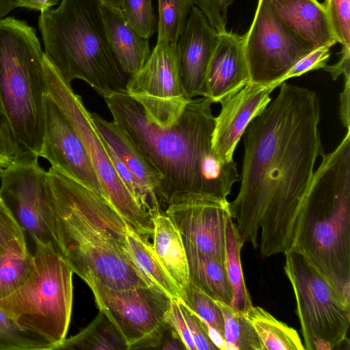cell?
Wrapping results in <instances>:
<instances>
[{
	"label": "cell",
	"mask_w": 350,
	"mask_h": 350,
	"mask_svg": "<svg viewBox=\"0 0 350 350\" xmlns=\"http://www.w3.org/2000/svg\"><path fill=\"white\" fill-rule=\"evenodd\" d=\"M279 87L243 133L241 185L229 203L243 242L259 247L263 258L293 248L314 165L325 153L317 93L286 81Z\"/></svg>",
	"instance_id": "6da1fadb"
},
{
	"label": "cell",
	"mask_w": 350,
	"mask_h": 350,
	"mask_svg": "<svg viewBox=\"0 0 350 350\" xmlns=\"http://www.w3.org/2000/svg\"><path fill=\"white\" fill-rule=\"evenodd\" d=\"M103 98L113 120L159 176L163 204L182 194L227 200L240 175L234 161H221L213 150L215 117L209 98L190 99L178 120L165 127L149 121L125 91Z\"/></svg>",
	"instance_id": "7a4b0ae2"
},
{
	"label": "cell",
	"mask_w": 350,
	"mask_h": 350,
	"mask_svg": "<svg viewBox=\"0 0 350 350\" xmlns=\"http://www.w3.org/2000/svg\"><path fill=\"white\" fill-rule=\"evenodd\" d=\"M46 223L55 250L90 287H148L129 254V226L100 194L57 170L47 171ZM152 287V286H151Z\"/></svg>",
	"instance_id": "3957f363"
},
{
	"label": "cell",
	"mask_w": 350,
	"mask_h": 350,
	"mask_svg": "<svg viewBox=\"0 0 350 350\" xmlns=\"http://www.w3.org/2000/svg\"><path fill=\"white\" fill-rule=\"evenodd\" d=\"M321 157L292 250L349 297L350 129L333 151Z\"/></svg>",
	"instance_id": "277c9868"
},
{
	"label": "cell",
	"mask_w": 350,
	"mask_h": 350,
	"mask_svg": "<svg viewBox=\"0 0 350 350\" xmlns=\"http://www.w3.org/2000/svg\"><path fill=\"white\" fill-rule=\"evenodd\" d=\"M101 0H61L41 12L44 53L68 82L80 79L105 97L126 90L129 78L111 49Z\"/></svg>",
	"instance_id": "5b68a950"
},
{
	"label": "cell",
	"mask_w": 350,
	"mask_h": 350,
	"mask_svg": "<svg viewBox=\"0 0 350 350\" xmlns=\"http://www.w3.org/2000/svg\"><path fill=\"white\" fill-rule=\"evenodd\" d=\"M44 55L33 27L14 17L0 19V121L16 161L39 159L45 127Z\"/></svg>",
	"instance_id": "8992f818"
},
{
	"label": "cell",
	"mask_w": 350,
	"mask_h": 350,
	"mask_svg": "<svg viewBox=\"0 0 350 350\" xmlns=\"http://www.w3.org/2000/svg\"><path fill=\"white\" fill-rule=\"evenodd\" d=\"M33 270L0 308L20 325L46 338L57 348L66 338L72 309L73 271L52 243L34 242Z\"/></svg>",
	"instance_id": "52a82bcc"
},
{
	"label": "cell",
	"mask_w": 350,
	"mask_h": 350,
	"mask_svg": "<svg viewBox=\"0 0 350 350\" xmlns=\"http://www.w3.org/2000/svg\"><path fill=\"white\" fill-rule=\"evenodd\" d=\"M305 350L349 349L350 299L299 252L284 254Z\"/></svg>",
	"instance_id": "ba28073f"
},
{
	"label": "cell",
	"mask_w": 350,
	"mask_h": 350,
	"mask_svg": "<svg viewBox=\"0 0 350 350\" xmlns=\"http://www.w3.org/2000/svg\"><path fill=\"white\" fill-rule=\"evenodd\" d=\"M42 70L45 92L61 109L80 135L99 180L103 197L139 235L150 239L152 219L138 205L115 170L105 142L79 95L72 90L44 55Z\"/></svg>",
	"instance_id": "9c48e42d"
},
{
	"label": "cell",
	"mask_w": 350,
	"mask_h": 350,
	"mask_svg": "<svg viewBox=\"0 0 350 350\" xmlns=\"http://www.w3.org/2000/svg\"><path fill=\"white\" fill-rule=\"evenodd\" d=\"M96 304L124 338L128 350L157 349L167 324L172 299L157 289L90 286Z\"/></svg>",
	"instance_id": "30bf717a"
},
{
	"label": "cell",
	"mask_w": 350,
	"mask_h": 350,
	"mask_svg": "<svg viewBox=\"0 0 350 350\" xmlns=\"http://www.w3.org/2000/svg\"><path fill=\"white\" fill-rule=\"evenodd\" d=\"M243 36L250 82L275 88L297 62L315 49L288 29L268 0H258Z\"/></svg>",
	"instance_id": "8fae6325"
},
{
	"label": "cell",
	"mask_w": 350,
	"mask_h": 350,
	"mask_svg": "<svg viewBox=\"0 0 350 350\" xmlns=\"http://www.w3.org/2000/svg\"><path fill=\"white\" fill-rule=\"evenodd\" d=\"M125 92L151 122L161 127L174 124L190 100L182 84L176 46L157 42L145 64L129 77Z\"/></svg>",
	"instance_id": "7c38bea8"
},
{
	"label": "cell",
	"mask_w": 350,
	"mask_h": 350,
	"mask_svg": "<svg viewBox=\"0 0 350 350\" xmlns=\"http://www.w3.org/2000/svg\"><path fill=\"white\" fill-rule=\"evenodd\" d=\"M0 198L33 240L52 243L46 226L49 179L38 160L15 161L0 172Z\"/></svg>",
	"instance_id": "4fadbf2b"
},
{
	"label": "cell",
	"mask_w": 350,
	"mask_h": 350,
	"mask_svg": "<svg viewBox=\"0 0 350 350\" xmlns=\"http://www.w3.org/2000/svg\"><path fill=\"white\" fill-rule=\"evenodd\" d=\"M229 202L200 194H182L167 204L165 215L184 239L225 265Z\"/></svg>",
	"instance_id": "5bb4252c"
},
{
	"label": "cell",
	"mask_w": 350,
	"mask_h": 350,
	"mask_svg": "<svg viewBox=\"0 0 350 350\" xmlns=\"http://www.w3.org/2000/svg\"><path fill=\"white\" fill-rule=\"evenodd\" d=\"M39 157L51 167L103 195L88 150L77 130L53 99L45 96V127Z\"/></svg>",
	"instance_id": "9a60e30c"
},
{
	"label": "cell",
	"mask_w": 350,
	"mask_h": 350,
	"mask_svg": "<svg viewBox=\"0 0 350 350\" xmlns=\"http://www.w3.org/2000/svg\"><path fill=\"white\" fill-rule=\"evenodd\" d=\"M92 120L109 151L122 163L121 180L140 208L152 219L163 213L160 179L123 129L113 120L91 113Z\"/></svg>",
	"instance_id": "2e32d148"
},
{
	"label": "cell",
	"mask_w": 350,
	"mask_h": 350,
	"mask_svg": "<svg viewBox=\"0 0 350 350\" xmlns=\"http://www.w3.org/2000/svg\"><path fill=\"white\" fill-rule=\"evenodd\" d=\"M275 88L250 82L219 102L221 111L215 117L212 148L223 161H233L234 150L250 122L271 100Z\"/></svg>",
	"instance_id": "e0dca14e"
},
{
	"label": "cell",
	"mask_w": 350,
	"mask_h": 350,
	"mask_svg": "<svg viewBox=\"0 0 350 350\" xmlns=\"http://www.w3.org/2000/svg\"><path fill=\"white\" fill-rule=\"evenodd\" d=\"M217 36L203 13L193 6L176 44L179 73L190 99L204 96L205 74Z\"/></svg>",
	"instance_id": "ac0fdd59"
},
{
	"label": "cell",
	"mask_w": 350,
	"mask_h": 350,
	"mask_svg": "<svg viewBox=\"0 0 350 350\" xmlns=\"http://www.w3.org/2000/svg\"><path fill=\"white\" fill-rule=\"evenodd\" d=\"M250 82L244 36L227 31L218 33L205 74L204 96L219 103Z\"/></svg>",
	"instance_id": "d6986e66"
},
{
	"label": "cell",
	"mask_w": 350,
	"mask_h": 350,
	"mask_svg": "<svg viewBox=\"0 0 350 350\" xmlns=\"http://www.w3.org/2000/svg\"><path fill=\"white\" fill-rule=\"evenodd\" d=\"M281 21L314 49L336 43L326 10L317 0H268Z\"/></svg>",
	"instance_id": "ffe728a7"
},
{
	"label": "cell",
	"mask_w": 350,
	"mask_h": 350,
	"mask_svg": "<svg viewBox=\"0 0 350 350\" xmlns=\"http://www.w3.org/2000/svg\"><path fill=\"white\" fill-rule=\"evenodd\" d=\"M100 7L111 49L120 67L129 77L139 70L149 57V40L126 22L120 8L102 1Z\"/></svg>",
	"instance_id": "44dd1931"
},
{
	"label": "cell",
	"mask_w": 350,
	"mask_h": 350,
	"mask_svg": "<svg viewBox=\"0 0 350 350\" xmlns=\"http://www.w3.org/2000/svg\"><path fill=\"white\" fill-rule=\"evenodd\" d=\"M152 247L161 265L182 295L189 283V267L183 239L165 213L153 218Z\"/></svg>",
	"instance_id": "7402d4cb"
},
{
	"label": "cell",
	"mask_w": 350,
	"mask_h": 350,
	"mask_svg": "<svg viewBox=\"0 0 350 350\" xmlns=\"http://www.w3.org/2000/svg\"><path fill=\"white\" fill-rule=\"evenodd\" d=\"M183 243L189 282L215 301L230 305L232 292L225 265L202 253L187 240L183 239Z\"/></svg>",
	"instance_id": "603a6c76"
},
{
	"label": "cell",
	"mask_w": 350,
	"mask_h": 350,
	"mask_svg": "<svg viewBox=\"0 0 350 350\" xmlns=\"http://www.w3.org/2000/svg\"><path fill=\"white\" fill-rule=\"evenodd\" d=\"M129 254L139 271L150 286L174 300H183L182 293L157 258L149 239L130 226L126 232Z\"/></svg>",
	"instance_id": "cb8c5ba5"
},
{
	"label": "cell",
	"mask_w": 350,
	"mask_h": 350,
	"mask_svg": "<svg viewBox=\"0 0 350 350\" xmlns=\"http://www.w3.org/2000/svg\"><path fill=\"white\" fill-rule=\"evenodd\" d=\"M245 313L263 350H305L297 332L264 308L252 305Z\"/></svg>",
	"instance_id": "d4e9b609"
},
{
	"label": "cell",
	"mask_w": 350,
	"mask_h": 350,
	"mask_svg": "<svg viewBox=\"0 0 350 350\" xmlns=\"http://www.w3.org/2000/svg\"><path fill=\"white\" fill-rule=\"evenodd\" d=\"M55 349L128 350L120 332L101 311L87 327L66 338Z\"/></svg>",
	"instance_id": "484cf974"
},
{
	"label": "cell",
	"mask_w": 350,
	"mask_h": 350,
	"mask_svg": "<svg viewBox=\"0 0 350 350\" xmlns=\"http://www.w3.org/2000/svg\"><path fill=\"white\" fill-rule=\"evenodd\" d=\"M244 244L230 217L226 230L225 260L227 276L232 292L230 306L245 312L252 306V302L244 280L241 260V251Z\"/></svg>",
	"instance_id": "4316f807"
},
{
	"label": "cell",
	"mask_w": 350,
	"mask_h": 350,
	"mask_svg": "<svg viewBox=\"0 0 350 350\" xmlns=\"http://www.w3.org/2000/svg\"><path fill=\"white\" fill-rule=\"evenodd\" d=\"M215 301L224 317L226 349L263 350L258 334L245 312L225 303Z\"/></svg>",
	"instance_id": "83f0119b"
},
{
	"label": "cell",
	"mask_w": 350,
	"mask_h": 350,
	"mask_svg": "<svg viewBox=\"0 0 350 350\" xmlns=\"http://www.w3.org/2000/svg\"><path fill=\"white\" fill-rule=\"evenodd\" d=\"M157 42L176 46L194 6L193 0H157Z\"/></svg>",
	"instance_id": "f1b7e54d"
},
{
	"label": "cell",
	"mask_w": 350,
	"mask_h": 350,
	"mask_svg": "<svg viewBox=\"0 0 350 350\" xmlns=\"http://www.w3.org/2000/svg\"><path fill=\"white\" fill-rule=\"evenodd\" d=\"M54 345L44 336L25 328L0 308V350H49Z\"/></svg>",
	"instance_id": "f546056e"
},
{
	"label": "cell",
	"mask_w": 350,
	"mask_h": 350,
	"mask_svg": "<svg viewBox=\"0 0 350 350\" xmlns=\"http://www.w3.org/2000/svg\"><path fill=\"white\" fill-rule=\"evenodd\" d=\"M33 267V255L29 252L0 256V300L23 285L31 275Z\"/></svg>",
	"instance_id": "4dcf8cb0"
},
{
	"label": "cell",
	"mask_w": 350,
	"mask_h": 350,
	"mask_svg": "<svg viewBox=\"0 0 350 350\" xmlns=\"http://www.w3.org/2000/svg\"><path fill=\"white\" fill-rule=\"evenodd\" d=\"M183 301L207 325L224 339V321L216 301L189 282L183 295Z\"/></svg>",
	"instance_id": "1f68e13d"
},
{
	"label": "cell",
	"mask_w": 350,
	"mask_h": 350,
	"mask_svg": "<svg viewBox=\"0 0 350 350\" xmlns=\"http://www.w3.org/2000/svg\"><path fill=\"white\" fill-rule=\"evenodd\" d=\"M120 9L138 33L148 39L152 36L157 27L152 0H122Z\"/></svg>",
	"instance_id": "d6a6232c"
},
{
	"label": "cell",
	"mask_w": 350,
	"mask_h": 350,
	"mask_svg": "<svg viewBox=\"0 0 350 350\" xmlns=\"http://www.w3.org/2000/svg\"><path fill=\"white\" fill-rule=\"evenodd\" d=\"M28 252L25 232L0 198V256Z\"/></svg>",
	"instance_id": "836d02e7"
},
{
	"label": "cell",
	"mask_w": 350,
	"mask_h": 350,
	"mask_svg": "<svg viewBox=\"0 0 350 350\" xmlns=\"http://www.w3.org/2000/svg\"><path fill=\"white\" fill-rule=\"evenodd\" d=\"M323 5L336 42L350 48V0H326Z\"/></svg>",
	"instance_id": "e575fe53"
},
{
	"label": "cell",
	"mask_w": 350,
	"mask_h": 350,
	"mask_svg": "<svg viewBox=\"0 0 350 350\" xmlns=\"http://www.w3.org/2000/svg\"><path fill=\"white\" fill-rule=\"evenodd\" d=\"M178 301L196 350L219 349L212 341L206 323L183 300Z\"/></svg>",
	"instance_id": "d590c367"
},
{
	"label": "cell",
	"mask_w": 350,
	"mask_h": 350,
	"mask_svg": "<svg viewBox=\"0 0 350 350\" xmlns=\"http://www.w3.org/2000/svg\"><path fill=\"white\" fill-rule=\"evenodd\" d=\"M234 0H193L218 33L226 31L227 11Z\"/></svg>",
	"instance_id": "8d00e7d4"
},
{
	"label": "cell",
	"mask_w": 350,
	"mask_h": 350,
	"mask_svg": "<svg viewBox=\"0 0 350 350\" xmlns=\"http://www.w3.org/2000/svg\"><path fill=\"white\" fill-rule=\"evenodd\" d=\"M331 46H326L312 51L297 62L282 79V83L287 79L299 77L311 70L323 68L330 57Z\"/></svg>",
	"instance_id": "74e56055"
},
{
	"label": "cell",
	"mask_w": 350,
	"mask_h": 350,
	"mask_svg": "<svg viewBox=\"0 0 350 350\" xmlns=\"http://www.w3.org/2000/svg\"><path fill=\"white\" fill-rule=\"evenodd\" d=\"M167 321L177 332L187 350H196L178 301L172 299L167 315Z\"/></svg>",
	"instance_id": "f35d334b"
},
{
	"label": "cell",
	"mask_w": 350,
	"mask_h": 350,
	"mask_svg": "<svg viewBox=\"0 0 350 350\" xmlns=\"http://www.w3.org/2000/svg\"><path fill=\"white\" fill-rule=\"evenodd\" d=\"M15 161V149L0 121V172Z\"/></svg>",
	"instance_id": "ab89813d"
},
{
	"label": "cell",
	"mask_w": 350,
	"mask_h": 350,
	"mask_svg": "<svg viewBox=\"0 0 350 350\" xmlns=\"http://www.w3.org/2000/svg\"><path fill=\"white\" fill-rule=\"evenodd\" d=\"M350 48L342 47L339 53V60L334 65H326L323 69L328 72L332 79L336 80L338 76L343 75L345 79H350L349 55Z\"/></svg>",
	"instance_id": "60d3db41"
},
{
	"label": "cell",
	"mask_w": 350,
	"mask_h": 350,
	"mask_svg": "<svg viewBox=\"0 0 350 350\" xmlns=\"http://www.w3.org/2000/svg\"><path fill=\"white\" fill-rule=\"evenodd\" d=\"M350 79H345L344 88L340 94V116L343 126L347 129L349 126V96H350Z\"/></svg>",
	"instance_id": "b9f144b4"
},
{
	"label": "cell",
	"mask_w": 350,
	"mask_h": 350,
	"mask_svg": "<svg viewBox=\"0 0 350 350\" xmlns=\"http://www.w3.org/2000/svg\"><path fill=\"white\" fill-rule=\"evenodd\" d=\"M16 8H24L40 13L57 5L61 0H12Z\"/></svg>",
	"instance_id": "7bdbcfd3"
},
{
	"label": "cell",
	"mask_w": 350,
	"mask_h": 350,
	"mask_svg": "<svg viewBox=\"0 0 350 350\" xmlns=\"http://www.w3.org/2000/svg\"><path fill=\"white\" fill-rule=\"evenodd\" d=\"M16 7L12 0H0V19L6 16Z\"/></svg>",
	"instance_id": "ee69618b"
},
{
	"label": "cell",
	"mask_w": 350,
	"mask_h": 350,
	"mask_svg": "<svg viewBox=\"0 0 350 350\" xmlns=\"http://www.w3.org/2000/svg\"><path fill=\"white\" fill-rule=\"evenodd\" d=\"M103 2L109 3L110 5L120 8L122 0H101Z\"/></svg>",
	"instance_id": "f6af8a7d"
}]
</instances>
